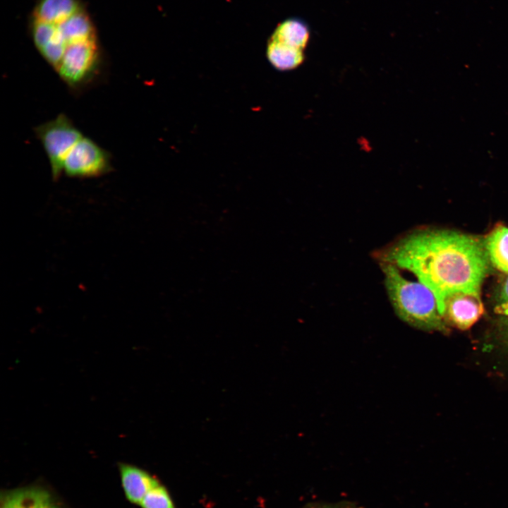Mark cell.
Listing matches in <instances>:
<instances>
[{
    "label": "cell",
    "mask_w": 508,
    "mask_h": 508,
    "mask_svg": "<svg viewBox=\"0 0 508 508\" xmlns=\"http://www.w3.org/2000/svg\"><path fill=\"white\" fill-rule=\"evenodd\" d=\"M140 505L142 508H176L168 490L159 483L146 494Z\"/></svg>",
    "instance_id": "obj_13"
},
{
    "label": "cell",
    "mask_w": 508,
    "mask_h": 508,
    "mask_svg": "<svg viewBox=\"0 0 508 508\" xmlns=\"http://www.w3.org/2000/svg\"><path fill=\"white\" fill-rule=\"evenodd\" d=\"M374 255L379 262L390 263L413 274L434 294L442 317L449 296L480 295L489 271L490 260L482 239L445 229L411 231Z\"/></svg>",
    "instance_id": "obj_1"
},
{
    "label": "cell",
    "mask_w": 508,
    "mask_h": 508,
    "mask_svg": "<svg viewBox=\"0 0 508 508\" xmlns=\"http://www.w3.org/2000/svg\"><path fill=\"white\" fill-rule=\"evenodd\" d=\"M109 153L92 139L83 136L68 153L63 172L73 178H95L112 170Z\"/></svg>",
    "instance_id": "obj_5"
},
{
    "label": "cell",
    "mask_w": 508,
    "mask_h": 508,
    "mask_svg": "<svg viewBox=\"0 0 508 508\" xmlns=\"http://www.w3.org/2000/svg\"><path fill=\"white\" fill-rule=\"evenodd\" d=\"M1 508H59L50 493L38 486L17 488L7 492Z\"/></svg>",
    "instance_id": "obj_8"
},
{
    "label": "cell",
    "mask_w": 508,
    "mask_h": 508,
    "mask_svg": "<svg viewBox=\"0 0 508 508\" xmlns=\"http://www.w3.org/2000/svg\"><path fill=\"white\" fill-rule=\"evenodd\" d=\"M121 485L126 499L140 504L146 494L159 483L148 472L136 466L119 463Z\"/></svg>",
    "instance_id": "obj_7"
},
{
    "label": "cell",
    "mask_w": 508,
    "mask_h": 508,
    "mask_svg": "<svg viewBox=\"0 0 508 508\" xmlns=\"http://www.w3.org/2000/svg\"><path fill=\"white\" fill-rule=\"evenodd\" d=\"M28 27L36 49L54 71L68 54L99 42L81 0H36Z\"/></svg>",
    "instance_id": "obj_2"
},
{
    "label": "cell",
    "mask_w": 508,
    "mask_h": 508,
    "mask_svg": "<svg viewBox=\"0 0 508 508\" xmlns=\"http://www.w3.org/2000/svg\"><path fill=\"white\" fill-rule=\"evenodd\" d=\"M310 38L307 24L298 18H287L277 25L270 39L304 50Z\"/></svg>",
    "instance_id": "obj_9"
},
{
    "label": "cell",
    "mask_w": 508,
    "mask_h": 508,
    "mask_svg": "<svg viewBox=\"0 0 508 508\" xmlns=\"http://www.w3.org/2000/svg\"><path fill=\"white\" fill-rule=\"evenodd\" d=\"M34 132L47 154L52 179L57 181L63 173L66 157L83 135L64 114L38 125Z\"/></svg>",
    "instance_id": "obj_4"
},
{
    "label": "cell",
    "mask_w": 508,
    "mask_h": 508,
    "mask_svg": "<svg viewBox=\"0 0 508 508\" xmlns=\"http://www.w3.org/2000/svg\"><path fill=\"white\" fill-rule=\"evenodd\" d=\"M483 241L490 262L508 274V227L495 226Z\"/></svg>",
    "instance_id": "obj_10"
},
{
    "label": "cell",
    "mask_w": 508,
    "mask_h": 508,
    "mask_svg": "<svg viewBox=\"0 0 508 508\" xmlns=\"http://www.w3.org/2000/svg\"><path fill=\"white\" fill-rule=\"evenodd\" d=\"M266 55L273 67L279 71H290L302 64L305 59L303 50L269 39Z\"/></svg>",
    "instance_id": "obj_11"
},
{
    "label": "cell",
    "mask_w": 508,
    "mask_h": 508,
    "mask_svg": "<svg viewBox=\"0 0 508 508\" xmlns=\"http://www.w3.org/2000/svg\"><path fill=\"white\" fill-rule=\"evenodd\" d=\"M483 313L480 295L456 293L446 299L443 318L447 325L465 330L473 326Z\"/></svg>",
    "instance_id": "obj_6"
},
{
    "label": "cell",
    "mask_w": 508,
    "mask_h": 508,
    "mask_svg": "<svg viewBox=\"0 0 508 508\" xmlns=\"http://www.w3.org/2000/svg\"><path fill=\"white\" fill-rule=\"evenodd\" d=\"M305 508H358L350 502H339L331 504H313Z\"/></svg>",
    "instance_id": "obj_14"
},
{
    "label": "cell",
    "mask_w": 508,
    "mask_h": 508,
    "mask_svg": "<svg viewBox=\"0 0 508 508\" xmlns=\"http://www.w3.org/2000/svg\"><path fill=\"white\" fill-rule=\"evenodd\" d=\"M379 263L389 300L397 317L418 329L449 333L448 325L439 311L432 291L418 280L405 277L397 266Z\"/></svg>",
    "instance_id": "obj_3"
},
{
    "label": "cell",
    "mask_w": 508,
    "mask_h": 508,
    "mask_svg": "<svg viewBox=\"0 0 508 508\" xmlns=\"http://www.w3.org/2000/svg\"><path fill=\"white\" fill-rule=\"evenodd\" d=\"M503 341L508 344V276L501 283L494 306Z\"/></svg>",
    "instance_id": "obj_12"
}]
</instances>
